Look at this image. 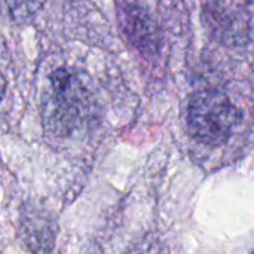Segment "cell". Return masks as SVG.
<instances>
[{"label":"cell","instance_id":"cell-3","mask_svg":"<svg viewBox=\"0 0 254 254\" xmlns=\"http://www.w3.org/2000/svg\"><path fill=\"white\" fill-rule=\"evenodd\" d=\"M119 21L129 43L144 54H156L161 46L158 28L144 7L132 1H124L118 6Z\"/></svg>","mask_w":254,"mask_h":254},{"label":"cell","instance_id":"cell-6","mask_svg":"<svg viewBox=\"0 0 254 254\" xmlns=\"http://www.w3.org/2000/svg\"><path fill=\"white\" fill-rule=\"evenodd\" d=\"M249 1H250V0H249Z\"/></svg>","mask_w":254,"mask_h":254},{"label":"cell","instance_id":"cell-4","mask_svg":"<svg viewBox=\"0 0 254 254\" xmlns=\"http://www.w3.org/2000/svg\"><path fill=\"white\" fill-rule=\"evenodd\" d=\"M43 0H0V15L12 22L30 21L40 10Z\"/></svg>","mask_w":254,"mask_h":254},{"label":"cell","instance_id":"cell-1","mask_svg":"<svg viewBox=\"0 0 254 254\" xmlns=\"http://www.w3.org/2000/svg\"><path fill=\"white\" fill-rule=\"evenodd\" d=\"M95 106L88 74L76 68H58L49 76L42 98L43 125L54 137H71L92 121Z\"/></svg>","mask_w":254,"mask_h":254},{"label":"cell","instance_id":"cell-5","mask_svg":"<svg viewBox=\"0 0 254 254\" xmlns=\"http://www.w3.org/2000/svg\"><path fill=\"white\" fill-rule=\"evenodd\" d=\"M4 94H6V80H4V76L0 71V103H1V100L4 97Z\"/></svg>","mask_w":254,"mask_h":254},{"label":"cell","instance_id":"cell-2","mask_svg":"<svg viewBox=\"0 0 254 254\" xmlns=\"http://www.w3.org/2000/svg\"><path fill=\"white\" fill-rule=\"evenodd\" d=\"M241 121V112L220 91L204 89L190 95L186 122L190 135L207 146H220Z\"/></svg>","mask_w":254,"mask_h":254}]
</instances>
